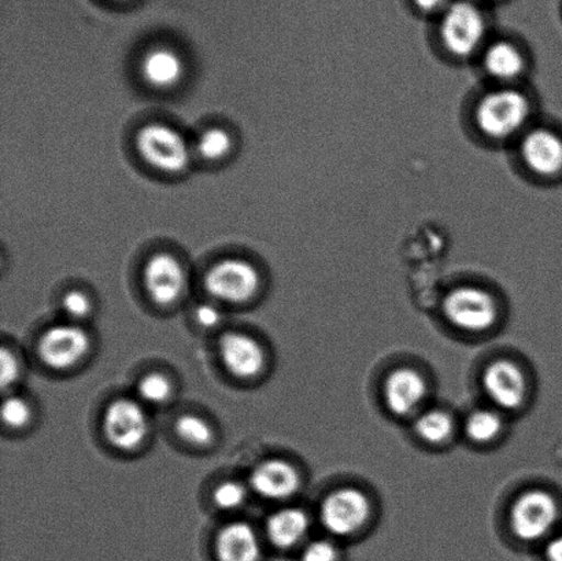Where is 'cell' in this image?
Returning <instances> with one entry per match:
<instances>
[{
  "instance_id": "obj_1",
  "label": "cell",
  "mask_w": 562,
  "mask_h": 561,
  "mask_svg": "<svg viewBox=\"0 0 562 561\" xmlns=\"http://www.w3.org/2000/svg\"><path fill=\"white\" fill-rule=\"evenodd\" d=\"M532 103L516 86H498L479 99L473 120L490 141L505 142L521 136L528 130Z\"/></svg>"
},
{
  "instance_id": "obj_2",
  "label": "cell",
  "mask_w": 562,
  "mask_h": 561,
  "mask_svg": "<svg viewBox=\"0 0 562 561\" xmlns=\"http://www.w3.org/2000/svg\"><path fill=\"white\" fill-rule=\"evenodd\" d=\"M439 41L446 53L459 59L481 54L487 44V21L470 0H457L440 14Z\"/></svg>"
},
{
  "instance_id": "obj_3",
  "label": "cell",
  "mask_w": 562,
  "mask_h": 561,
  "mask_svg": "<svg viewBox=\"0 0 562 561\" xmlns=\"http://www.w3.org/2000/svg\"><path fill=\"white\" fill-rule=\"evenodd\" d=\"M136 148L150 167L164 173L184 172L191 161L190 147L183 135L161 123L143 126L136 135Z\"/></svg>"
},
{
  "instance_id": "obj_4",
  "label": "cell",
  "mask_w": 562,
  "mask_h": 561,
  "mask_svg": "<svg viewBox=\"0 0 562 561\" xmlns=\"http://www.w3.org/2000/svg\"><path fill=\"white\" fill-rule=\"evenodd\" d=\"M442 311L451 326L462 332L482 333L497 321L493 295L476 285H461L445 296Z\"/></svg>"
},
{
  "instance_id": "obj_5",
  "label": "cell",
  "mask_w": 562,
  "mask_h": 561,
  "mask_svg": "<svg viewBox=\"0 0 562 561\" xmlns=\"http://www.w3.org/2000/svg\"><path fill=\"white\" fill-rule=\"evenodd\" d=\"M261 277L257 268L240 258H227L209 269L205 277L207 293L214 299L241 304L260 290Z\"/></svg>"
},
{
  "instance_id": "obj_6",
  "label": "cell",
  "mask_w": 562,
  "mask_h": 561,
  "mask_svg": "<svg viewBox=\"0 0 562 561\" xmlns=\"http://www.w3.org/2000/svg\"><path fill=\"white\" fill-rule=\"evenodd\" d=\"M371 503L357 489L344 487L328 494L319 505V521L329 535L349 537L367 524Z\"/></svg>"
},
{
  "instance_id": "obj_7",
  "label": "cell",
  "mask_w": 562,
  "mask_h": 561,
  "mask_svg": "<svg viewBox=\"0 0 562 561\" xmlns=\"http://www.w3.org/2000/svg\"><path fill=\"white\" fill-rule=\"evenodd\" d=\"M510 527L521 541H538L553 529L559 519V505L543 491L522 493L510 509Z\"/></svg>"
},
{
  "instance_id": "obj_8",
  "label": "cell",
  "mask_w": 562,
  "mask_h": 561,
  "mask_svg": "<svg viewBox=\"0 0 562 561\" xmlns=\"http://www.w3.org/2000/svg\"><path fill=\"white\" fill-rule=\"evenodd\" d=\"M519 154L528 172L542 179L562 175V135L549 126H531L520 136Z\"/></svg>"
},
{
  "instance_id": "obj_9",
  "label": "cell",
  "mask_w": 562,
  "mask_h": 561,
  "mask_svg": "<svg viewBox=\"0 0 562 561\" xmlns=\"http://www.w3.org/2000/svg\"><path fill=\"white\" fill-rule=\"evenodd\" d=\"M103 431L109 442L121 450H134L145 441L148 419L136 401L120 399L108 406L103 416Z\"/></svg>"
},
{
  "instance_id": "obj_10",
  "label": "cell",
  "mask_w": 562,
  "mask_h": 561,
  "mask_svg": "<svg viewBox=\"0 0 562 561\" xmlns=\"http://www.w3.org/2000/svg\"><path fill=\"white\" fill-rule=\"evenodd\" d=\"M90 348V338L85 329L60 324L48 328L38 343V356L53 370H66L75 366Z\"/></svg>"
},
{
  "instance_id": "obj_11",
  "label": "cell",
  "mask_w": 562,
  "mask_h": 561,
  "mask_svg": "<svg viewBox=\"0 0 562 561\" xmlns=\"http://www.w3.org/2000/svg\"><path fill=\"white\" fill-rule=\"evenodd\" d=\"M143 280L150 299L161 306L175 304L187 284L184 267L169 253H158L147 261Z\"/></svg>"
},
{
  "instance_id": "obj_12",
  "label": "cell",
  "mask_w": 562,
  "mask_h": 561,
  "mask_svg": "<svg viewBox=\"0 0 562 561\" xmlns=\"http://www.w3.org/2000/svg\"><path fill=\"white\" fill-rule=\"evenodd\" d=\"M483 389L492 403L505 411L520 408L527 394L525 373L514 362H492L483 373Z\"/></svg>"
},
{
  "instance_id": "obj_13",
  "label": "cell",
  "mask_w": 562,
  "mask_h": 561,
  "mask_svg": "<svg viewBox=\"0 0 562 561\" xmlns=\"http://www.w3.org/2000/svg\"><path fill=\"white\" fill-rule=\"evenodd\" d=\"M481 54L484 74L499 86H515L526 74V54L514 42L498 38L487 43Z\"/></svg>"
},
{
  "instance_id": "obj_14",
  "label": "cell",
  "mask_w": 562,
  "mask_h": 561,
  "mask_svg": "<svg viewBox=\"0 0 562 561\" xmlns=\"http://www.w3.org/2000/svg\"><path fill=\"white\" fill-rule=\"evenodd\" d=\"M220 356L225 368L238 378H252L266 364V355L255 338L241 333H225L220 339Z\"/></svg>"
},
{
  "instance_id": "obj_15",
  "label": "cell",
  "mask_w": 562,
  "mask_h": 561,
  "mask_svg": "<svg viewBox=\"0 0 562 561\" xmlns=\"http://www.w3.org/2000/svg\"><path fill=\"white\" fill-rule=\"evenodd\" d=\"M427 394L424 378L411 368H400L390 373L384 384V401L391 414L407 416L418 408Z\"/></svg>"
},
{
  "instance_id": "obj_16",
  "label": "cell",
  "mask_w": 562,
  "mask_h": 561,
  "mask_svg": "<svg viewBox=\"0 0 562 561\" xmlns=\"http://www.w3.org/2000/svg\"><path fill=\"white\" fill-rule=\"evenodd\" d=\"M252 491L269 500H285L300 489V475L284 460H267L250 475Z\"/></svg>"
},
{
  "instance_id": "obj_17",
  "label": "cell",
  "mask_w": 562,
  "mask_h": 561,
  "mask_svg": "<svg viewBox=\"0 0 562 561\" xmlns=\"http://www.w3.org/2000/svg\"><path fill=\"white\" fill-rule=\"evenodd\" d=\"M216 554L218 561H260V540L250 525L235 521L218 532Z\"/></svg>"
},
{
  "instance_id": "obj_18",
  "label": "cell",
  "mask_w": 562,
  "mask_h": 561,
  "mask_svg": "<svg viewBox=\"0 0 562 561\" xmlns=\"http://www.w3.org/2000/svg\"><path fill=\"white\" fill-rule=\"evenodd\" d=\"M184 60L168 47L150 49L142 60V75L148 86L168 90L178 86L184 77Z\"/></svg>"
},
{
  "instance_id": "obj_19",
  "label": "cell",
  "mask_w": 562,
  "mask_h": 561,
  "mask_svg": "<svg viewBox=\"0 0 562 561\" xmlns=\"http://www.w3.org/2000/svg\"><path fill=\"white\" fill-rule=\"evenodd\" d=\"M308 516L297 508H284L267 521V535L272 546L280 549L295 547L308 531Z\"/></svg>"
},
{
  "instance_id": "obj_20",
  "label": "cell",
  "mask_w": 562,
  "mask_h": 561,
  "mask_svg": "<svg viewBox=\"0 0 562 561\" xmlns=\"http://www.w3.org/2000/svg\"><path fill=\"white\" fill-rule=\"evenodd\" d=\"M415 431L423 441L440 444L446 441L451 436V433H453V420L443 411H427L417 417Z\"/></svg>"
},
{
  "instance_id": "obj_21",
  "label": "cell",
  "mask_w": 562,
  "mask_h": 561,
  "mask_svg": "<svg viewBox=\"0 0 562 561\" xmlns=\"http://www.w3.org/2000/svg\"><path fill=\"white\" fill-rule=\"evenodd\" d=\"M503 430V419L497 412L479 409L473 412L465 422V433L473 442L484 444L493 441Z\"/></svg>"
},
{
  "instance_id": "obj_22",
  "label": "cell",
  "mask_w": 562,
  "mask_h": 561,
  "mask_svg": "<svg viewBox=\"0 0 562 561\" xmlns=\"http://www.w3.org/2000/svg\"><path fill=\"white\" fill-rule=\"evenodd\" d=\"M233 137L223 128H209L198 141V153L207 161H218L233 150Z\"/></svg>"
},
{
  "instance_id": "obj_23",
  "label": "cell",
  "mask_w": 562,
  "mask_h": 561,
  "mask_svg": "<svg viewBox=\"0 0 562 561\" xmlns=\"http://www.w3.org/2000/svg\"><path fill=\"white\" fill-rule=\"evenodd\" d=\"M176 431L179 437L183 438L184 441L198 447H203L212 441L213 433L211 426L201 417L195 415L181 416L178 423H176Z\"/></svg>"
},
{
  "instance_id": "obj_24",
  "label": "cell",
  "mask_w": 562,
  "mask_h": 561,
  "mask_svg": "<svg viewBox=\"0 0 562 561\" xmlns=\"http://www.w3.org/2000/svg\"><path fill=\"white\" fill-rule=\"evenodd\" d=\"M137 393L147 404L161 405L167 403L172 394V384L159 373H150L137 384Z\"/></svg>"
},
{
  "instance_id": "obj_25",
  "label": "cell",
  "mask_w": 562,
  "mask_h": 561,
  "mask_svg": "<svg viewBox=\"0 0 562 561\" xmlns=\"http://www.w3.org/2000/svg\"><path fill=\"white\" fill-rule=\"evenodd\" d=\"M246 496V489L238 482H224L213 493L214 504L224 510L239 508Z\"/></svg>"
},
{
  "instance_id": "obj_26",
  "label": "cell",
  "mask_w": 562,
  "mask_h": 561,
  "mask_svg": "<svg viewBox=\"0 0 562 561\" xmlns=\"http://www.w3.org/2000/svg\"><path fill=\"white\" fill-rule=\"evenodd\" d=\"M2 417L9 427H24L31 420V408L20 397H8L3 401Z\"/></svg>"
},
{
  "instance_id": "obj_27",
  "label": "cell",
  "mask_w": 562,
  "mask_h": 561,
  "mask_svg": "<svg viewBox=\"0 0 562 561\" xmlns=\"http://www.w3.org/2000/svg\"><path fill=\"white\" fill-rule=\"evenodd\" d=\"M63 310L71 318H82L91 312V301L81 291L71 290L64 296Z\"/></svg>"
},
{
  "instance_id": "obj_28",
  "label": "cell",
  "mask_w": 562,
  "mask_h": 561,
  "mask_svg": "<svg viewBox=\"0 0 562 561\" xmlns=\"http://www.w3.org/2000/svg\"><path fill=\"white\" fill-rule=\"evenodd\" d=\"M20 370L16 357L10 350L2 349L0 351V383H2L3 390L13 386L16 379L20 378Z\"/></svg>"
},
{
  "instance_id": "obj_29",
  "label": "cell",
  "mask_w": 562,
  "mask_h": 561,
  "mask_svg": "<svg viewBox=\"0 0 562 561\" xmlns=\"http://www.w3.org/2000/svg\"><path fill=\"white\" fill-rule=\"evenodd\" d=\"M336 559H338V551L334 543L327 540H317L303 549L301 561H336Z\"/></svg>"
},
{
  "instance_id": "obj_30",
  "label": "cell",
  "mask_w": 562,
  "mask_h": 561,
  "mask_svg": "<svg viewBox=\"0 0 562 561\" xmlns=\"http://www.w3.org/2000/svg\"><path fill=\"white\" fill-rule=\"evenodd\" d=\"M196 322L201 324L202 327L213 328L216 327L220 322H222V312L217 310L216 306L203 304L198 306L195 312Z\"/></svg>"
},
{
  "instance_id": "obj_31",
  "label": "cell",
  "mask_w": 562,
  "mask_h": 561,
  "mask_svg": "<svg viewBox=\"0 0 562 561\" xmlns=\"http://www.w3.org/2000/svg\"><path fill=\"white\" fill-rule=\"evenodd\" d=\"M416 9L426 14H442L449 8V0H413Z\"/></svg>"
},
{
  "instance_id": "obj_32",
  "label": "cell",
  "mask_w": 562,
  "mask_h": 561,
  "mask_svg": "<svg viewBox=\"0 0 562 561\" xmlns=\"http://www.w3.org/2000/svg\"><path fill=\"white\" fill-rule=\"evenodd\" d=\"M548 561H562V536L553 538L548 543L547 551Z\"/></svg>"
}]
</instances>
